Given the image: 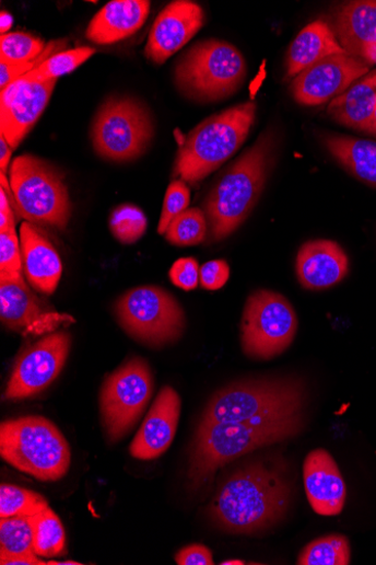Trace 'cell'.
I'll return each instance as SVG.
<instances>
[{"mask_svg": "<svg viewBox=\"0 0 376 565\" xmlns=\"http://www.w3.org/2000/svg\"><path fill=\"white\" fill-rule=\"evenodd\" d=\"M291 496L285 465L258 460L239 468L220 485L210 514L225 532L257 534L285 517Z\"/></svg>", "mask_w": 376, "mask_h": 565, "instance_id": "6da1fadb", "label": "cell"}, {"mask_svg": "<svg viewBox=\"0 0 376 565\" xmlns=\"http://www.w3.org/2000/svg\"><path fill=\"white\" fill-rule=\"evenodd\" d=\"M274 159L275 137L266 131L213 185L204 201L213 242L231 237L251 214L265 192Z\"/></svg>", "mask_w": 376, "mask_h": 565, "instance_id": "7a4b0ae2", "label": "cell"}, {"mask_svg": "<svg viewBox=\"0 0 376 565\" xmlns=\"http://www.w3.org/2000/svg\"><path fill=\"white\" fill-rule=\"evenodd\" d=\"M304 428V412L244 423L199 425L188 478L195 487H200L222 466L256 449L293 438Z\"/></svg>", "mask_w": 376, "mask_h": 565, "instance_id": "3957f363", "label": "cell"}, {"mask_svg": "<svg viewBox=\"0 0 376 565\" xmlns=\"http://www.w3.org/2000/svg\"><path fill=\"white\" fill-rule=\"evenodd\" d=\"M257 106L248 101L202 122L180 143L174 173L195 183L209 176L246 141L256 119Z\"/></svg>", "mask_w": 376, "mask_h": 565, "instance_id": "277c9868", "label": "cell"}, {"mask_svg": "<svg viewBox=\"0 0 376 565\" xmlns=\"http://www.w3.org/2000/svg\"><path fill=\"white\" fill-rule=\"evenodd\" d=\"M307 389L295 377H266L232 384L208 403L199 425L244 423L304 412Z\"/></svg>", "mask_w": 376, "mask_h": 565, "instance_id": "5b68a950", "label": "cell"}, {"mask_svg": "<svg viewBox=\"0 0 376 565\" xmlns=\"http://www.w3.org/2000/svg\"><path fill=\"white\" fill-rule=\"evenodd\" d=\"M246 74L242 53L230 43L211 39L195 45L177 60L174 80L187 99L209 103L234 95Z\"/></svg>", "mask_w": 376, "mask_h": 565, "instance_id": "8992f818", "label": "cell"}, {"mask_svg": "<svg viewBox=\"0 0 376 565\" xmlns=\"http://www.w3.org/2000/svg\"><path fill=\"white\" fill-rule=\"evenodd\" d=\"M0 454L19 471L44 482L62 478L71 462L66 438L43 417L3 423L0 427Z\"/></svg>", "mask_w": 376, "mask_h": 565, "instance_id": "52a82bcc", "label": "cell"}, {"mask_svg": "<svg viewBox=\"0 0 376 565\" xmlns=\"http://www.w3.org/2000/svg\"><path fill=\"white\" fill-rule=\"evenodd\" d=\"M14 206L28 222L66 230L71 216L68 187L62 174L50 163L22 155L10 170Z\"/></svg>", "mask_w": 376, "mask_h": 565, "instance_id": "ba28073f", "label": "cell"}, {"mask_svg": "<svg viewBox=\"0 0 376 565\" xmlns=\"http://www.w3.org/2000/svg\"><path fill=\"white\" fill-rule=\"evenodd\" d=\"M155 124L149 108L131 96H109L98 108L92 124L95 152L111 162L139 159L152 143Z\"/></svg>", "mask_w": 376, "mask_h": 565, "instance_id": "9c48e42d", "label": "cell"}, {"mask_svg": "<svg viewBox=\"0 0 376 565\" xmlns=\"http://www.w3.org/2000/svg\"><path fill=\"white\" fill-rule=\"evenodd\" d=\"M115 313L134 341L150 347H164L179 341L186 327L178 300L157 286L129 290L117 300Z\"/></svg>", "mask_w": 376, "mask_h": 565, "instance_id": "30bf717a", "label": "cell"}, {"mask_svg": "<svg viewBox=\"0 0 376 565\" xmlns=\"http://www.w3.org/2000/svg\"><path fill=\"white\" fill-rule=\"evenodd\" d=\"M296 331V313L283 295L257 290L248 297L242 319V347L246 356L271 360L289 349Z\"/></svg>", "mask_w": 376, "mask_h": 565, "instance_id": "8fae6325", "label": "cell"}, {"mask_svg": "<svg viewBox=\"0 0 376 565\" xmlns=\"http://www.w3.org/2000/svg\"><path fill=\"white\" fill-rule=\"evenodd\" d=\"M154 393V377L148 362L132 358L105 380L101 414L108 439L120 440L137 424Z\"/></svg>", "mask_w": 376, "mask_h": 565, "instance_id": "7c38bea8", "label": "cell"}, {"mask_svg": "<svg viewBox=\"0 0 376 565\" xmlns=\"http://www.w3.org/2000/svg\"><path fill=\"white\" fill-rule=\"evenodd\" d=\"M71 337L67 332L45 335L17 359L5 396L23 400L43 393L61 372L69 356Z\"/></svg>", "mask_w": 376, "mask_h": 565, "instance_id": "4fadbf2b", "label": "cell"}, {"mask_svg": "<svg viewBox=\"0 0 376 565\" xmlns=\"http://www.w3.org/2000/svg\"><path fill=\"white\" fill-rule=\"evenodd\" d=\"M367 73V64L362 59L333 55L298 73L291 92L297 103L317 106L342 95Z\"/></svg>", "mask_w": 376, "mask_h": 565, "instance_id": "5bb4252c", "label": "cell"}, {"mask_svg": "<svg viewBox=\"0 0 376 565\" xmlns=\"http://www.w3.org/2000/svg\"><path fill=\"white\" fill-rule=\"evenodd\" d=\"M0 319L9 330L23 336L48 335L74 322L67 314L48 310L24 279L0 280Z\"/></svg>", "mask_w": 376, "mask_h": 565, "instance_id": "9a60e30c", "label": "cell"}, {"mask_svg": "<svg viewBox=\"0 0 376 565\" xmlns=\"http://www.w3.org/2000/svg\"><path fill=\"white\" fill-rule=\"evenodd\" d=\"M57 80L30 83L17 80L0 94V127L10 146L16 149L43 116Z\"/></svg>", "mask_w": 376, "mask_h": 565, "instance_id": "2e32d148", "label": "cell"}, {"mask_svg": "<svg viewBox=\"0 0 376 565\" xmlns=\"http://www.w3.org/2000/svg\"><path fill=\"white\" fill-rule=\"evenodd\" d=\"M204 24L203 9L190 0H177L157 16L149 33L144 55L155 64L168 58L190 43Z\"/></svg>", "mask_w": 376, "mask_h": 565, "instance_id": "e0dca14e", "label": "cell"}, {"mask_svg": "<svg viewBox=\"0 0 376 565\" xmlns=\"http://www.w3.org/2000/svg\"><path fill=\"white\" fill-rule=\"evenodd\" d=\"M180 407L178 393L173 388L165 387L131 443L130 453L134 459L150 461L165 453L175 438Z\"/></svg>", "mask_w": 376, "mask_h": 565, "instance_id": "ac0fdd59", "label": "cell"}, {"mask_svg": "<svg viewBox=\"0 0 376 565\" xmlns=\"http://www.w3.org/2000/svg\"><path fill=\"white\" fill-rule=\"evenodd\" d=\"M306 494L320 516L340 515L346 501V485L333 458L325 449L310 451L304 464Z\"/></svg>", "mask_w": 376, "mask_h": 565, "instance_id": "d6986e66", "label": "cell"}, {"mask_svg": "<svg viewBox=\"0 0 376 565\" xmlns=\"http://www.w3.org/2000/svg\"><path fill=\"white\" fill-rule=\"evenodd\" d=\"M350 270V261L341 247L330 240L310 241L296 256V276L309 290H322L340 284Z\"/></svg>", "mask_w": 376, "mask_h": 565, "instance_id": "ffe728a7", "label": "cell"}, {"mask_svg": "<svg viewBox=\"0 0 376 565\" xmlns=\"http://www.w3.org/2000/svg\"><path fill=\"white\" fill-rule=\"evenodd\" d=\"M23 273L28 284L45 295H52L62 276V261L52 243L35 228L24 221L20 230Z\"/></svg>", "mask_w": 376, "mask_h": 565, "instance_id": "44dd1931", "label": "cell"}, {"mask_svg": "<svg viewBox=\"0 0 376 565\" xmlns=\"http://www.w3.org/2000/svg\"><path fill=\"white\" fill-rule=\"evenodd\" d=\"M150 13L146 0H115L91 21L86 36L97 45H111L139 31Z\"/></svg>", "mask_w": 376, "mask_h": 565, "instance_id": "7402d4cb", "label": "cell"}, {"mask_svg": "<svg viewBox=\"0 0 376 565\" xmlns=\"http://www.w3.org/2000/svg\"><path fill=\"white\" fill-rule=\"evenodd\" d=\"M342 54L348 53L331 27L324 21H315L301 31L291 44L286 55V74L295 79L318 61Z\"/></svg>", "mask_w": 376, "mask_h": 565, "instance_id": "603a6c76", "label": "cell"}, {"mask_svg": "<svg viewBox=\"0 0 376 565\" xmlns=\"http://www.w3.org/2000/svg\"><path fill=\"white\" fill-rule=\"evenodd\" d=\"M334 34L343 49L362 59L364 51L376 45V0H356L337 14Z\"/></svg>", "mask_w": 376, "mask_h": 565, "instance_id": "cb8c5ba5", "label": "cell"}, {"mask_svg": "<svg viewBox=\"0 0 376 565\" xmlns=\"http://www.w3.org/2000/svg\"><path fill=\"white\" fill-rule=\"evenodd\" d=\"M376 109V70L368 72L328 105L329 116L345 127L364 132Z\"/></svg>", "mask_w": 376, "mask_h": 565, "instance_id": "d4e9b609", "label": "cell"}, {"mask_svg": "<svg viewBox=\"0 0 376 565\" xmlns=\"http://www.w3.org/2000/svg\"><path fill=\"white\" fill-rule=\"evenodd\" d=\"M328 152L360 181L376 187V141L350 136L322 137Z\"/></svg>", "mask_w": 376, "mask_h": 565, "instance_id": "484cf974", "label": "cell"}, {"mask_svg": "<svg viewBox=\"0 0 376 565\" xmlns=\"http://www.w3.org/2000/svg\"><path fill=\"white\" fill-rule=\"evenodd\" d=\"M34 554L33 516L0 519V561Z\"/></svg>", "mask_w": 376, "mask_h": 565, "instance_id": "4316f807", "label": "cell"}, {"mask_svg": "<svg viewBox=\"0 0 376 565\" xmlns=\"http://www.w3.org/2000/svg\"><path fill=\"white\" fill-rule=\"evenodd\" d=\"M34 553L42 557L62 555L66 547V534L59 517L51 508L33 516Z\"/></svg>", "mask_w": 376, "mask_h": 565, "instance_id": "83f0119b", "label": "cell"}, {"mask_svg": "<svg viewBox=\"0 0 376 565\" xmlns=\"http://www.w3.org/2000/svg\"><path fill=\"white\" fill-rule=\"evenodd\" d=\"M350 542L344 535H328L308 544L297 558L298 565H349Z\"/></svg>", "mask_w": 376, "mask_h": 565, "instance_id": "f1b7e54d", "label": "cell"}, {"mask_svg": "<svg viewBox=\"0 0 376 565\" xmlns=\"http://www.w3.org/2000/svg\"><path fill=\"white\" fill-rule=\"evenodd\" d=\"M96 50L93 48H77L63 53H59L47 59L39 67L25 74L20 80L30 83H44L57 80L63 74L70 73L87 61Z\"/></svg>", "mask_w": 376, "mask_h": 565, "instance_id": "f546056e", "label": "cell"}, {"mask_svg": "<svg viewBox=\"0 0 376 565\" xmlns=\"http://www.w3.org/2000/svg\"><path fill=\"white\" fill-rule=\"evenodd\" d=\"M208 230L209 224L204 211L200 208H191L173 220L165 235L173 245L196 246L205 240Z\"/></svg>", "mask_w": 376, "mask_h": 565, "instance_id": "4dcf8cb0", "label": "cell"}, {"mask_svg": "<svg viewBox=\"0 0 376 565\" xmlns=\"http://www.w3.org/2000/svg\"><path fill=\"white\" fill-rule=\"evenodd\" d=\"M49 507L47 500L30 489L2 484L0 486V518L35 516Z\"/></svg>", "mask_w": 376, "mask_h": 565, "instance_id": "1f68e13d", "label": "cell"}, {"mask_svg": "<svg viewBox=\"0 0 376 565\" xmlns=\"http://www.w3.org/2000/svg\"><path fill=\"white\" fill-rule=\"evenodd\" d=\"M146 217L144 212L130 204L119 206L111 212L109 229L119 242L133 244L138 242L146 231Z\"/></svg>", "mask_w": 376, "mask_h": 565, "instance_id": "d6a6232c", "label": "cell"}, {"mask_svg": "<svg viewBox=\"0 0 376 565\" xmlns=\"http://www.w3.org/2000/svg\"><path fill=\"white\" fill-rule=\"evenodd\" d=\"M46 47L44 41L28 33H8L0 37V61L30 62L39 58Z\"/></svg>", "mask_w": 376, "mask_h": 565, "instance_id": "836d02e7", "label": "cell"}, {"mask_svg": "<svg viewBox=\"0 0 376 565\" xmlns=\"http://www.w3.org/2000/svg\"><path fill=\"white\" fill-rule=\"evenodd\" d=\"M21 241L13 233H0V280H21L23 277Z\"/></svg>", "mask_w": 376, "mask_h": 565, "instance_id": "e575fe53", "label": "cell"}, {"mask_svg": "<svg viewBox=\"0 0 376 565\" xmlns=\"http://www.w3.org/2000/svg\"><path fill=\"white\" fill-rule=\"evenodd\" d=\"M191 201L190 188L183 180L173 181L166 192L163 212L158 223V233L166 234L175 218L188 209Z\"/></svg>", "mask_w": 376, "mask_h": 565, "instance_id": "d590c367", "label": "cell"}, {"mask_svg": "<svg viewBox=\"0 0 376 565\" xmlns=\"http://www.w3.org/2000/svg\"><path fill=\"white\" fill-rule=\"evenodd\" d=\"M64 46V42L50 43L39 58L30 62L10 64L0 61V90L4 91L12 83L25 77L26 73L39 67L47 59L59 54L60 49Z\"/></svg>", "mask_w": 376, "mask_h": 565, "instance_id": "8d00e7d4", "label": "cell"}, {"mask_svg": "<svg viewBox=\"0 0 376 565\" xmlns=\"http://www.w3.org/2000/svg\"><path fill=\"white\" fill-rule=\"evenodd\" d=\"M171 281L185 291L195 290L200 285V266L193 257L178 258L169 270Z\"/></svg>", "mask_w": 376, "mask_h": 565, "instance_id": "74e56055", "label": "cell"}, {"mask_svg": "<svg viewBox=\"0 0 376 565\" xmlns=\"http://www.w3.org/2000/svg\"><path fill=\"white\" fill-rule=\"evenodd\" d=\"M231 278V267L224 260L207 262L200 268V285L207 290L221 289Z\"/></svg>", "mask_w": 376, "mask_h": 565, "instance_id": "f35d334b", "label": "cell"}, {"mask_svg": "<svg viewBox=\"0 0 376 565\" xmlns=\"http://www.w3.org/2000/svg\"><path fill=\"white\" fill-rule=\"evenodd\" d=\"M178 565H213L212 552L204 545L193 544L180 550L176 557Z\"/></svg>", "mask_w": 376, "mask_h": 565, "instance_id": "ab89813d", "label": "cell"}, {"mask_svg": "<svg viewBox=\"0 0 376 565\" xmlns=\"http://www.w3.org/2000/svg\"><path fill=\"white\" fill-rule=\"evenodd\" d=\"M16 232L15 216L4 188H0V233Z\"/></svg>", "mask_w": 376, "mask_h": 565, "instance_id": "60d3db41", "label": "cell"}, {"mask_svg": "<svg viewBox=\"0 0 376 565\" xmlns=\"http://www.w3.org/2000/svg\"><path fill=\"white\" fill-rule=\"evenodd\" d=\"M13 148L8 142L7 138L0 134V169H2V174H7L11 158H12Z\"/></svg>", "mask_w": 376, "mask_h": 565, "instance_id": "b9f144b4", "label": "cell"}, {"mask_svg": "<svg viewBox=\"0 0 376 565\" xmlns=\"http://www.w3.org/2000/svg\"><path fill=\"white\" fill-rule=\"evenodd\" d=\"M2 565H48V562H45L37 557V555H26L19 556L9 560L0 561Z\"/></svg>", "mask_w": 376, "mask_h": 565, "instance_id": "7bdbcfd3", "label": "cell"}, {"mask_svg": "<svg viewBox=\"0 0 376 565\" xmlns=\"http://www.w3.org/2000/svg\"><path fill=\"white\" fill-rule=\"evenodd\" d=\"M0 21H2V23H0V32H2V35L8 34L13 25V18L11 14L3 12L2 15H0Z\"/></svg>", "mask_w": 376, "mask_h": 565, "instance_id": "ee69618b", "label": "cell"}, {"mask_svg": "<svg viewBox=\"0 0 376 565\" xmlns=\"http://www.w3.org/2000/svg\"><path fill=\"white\" fill-rule=\"evenodd\" d=\"M362 60L365 61V62H368V64H376V45L367 48L363 56H362Z\"/></svg>", "mask_w": 376, "mask_h": 565, "instance_id": "f6af8a7d", "label": "cell"}, {"mask_svg": "<svg viewBox=\"0 0 376 565\" xmlns=\"http://www.w3.org/2000/svg\"><path fill=\"white\" fill-rule=\"evenodd\" d=\"M364 132L376 136V109Z\"/></svg>", "mask_w": 376, "mask_h": 565, "instance_id": "bcb514c9", "label": "cell"}, {"mask_svg": "<svg viewBox=\"0 0 376 565\" xmlns=\"http://www.w3.org/2000/svg\"><path fill=\"white\" fill-rule=\"evenodd\" d=\"M82 564L83 563L74 562V561H61V562L50 561V562H48V565H82Z\"/></svg>", "mask_w": 376, "mask_h": 565, "instance_id": "7dc6e473", "label": "cell"}, {"mask_svg": "<svg viewBox=\"0 0 376 565\" xmlns=\"http://www.w3.org/2000/svg\"><path fill=\"white\" fill-rule=\"evenodd\" d=\"M221 564L223 565V564H245V563L243 561H227V562H222Z\"/></svg>", "mask_w": 376, "mask_h": 565, "instance_id": "c3c4849f", "label": "cell"}]
</instances>
